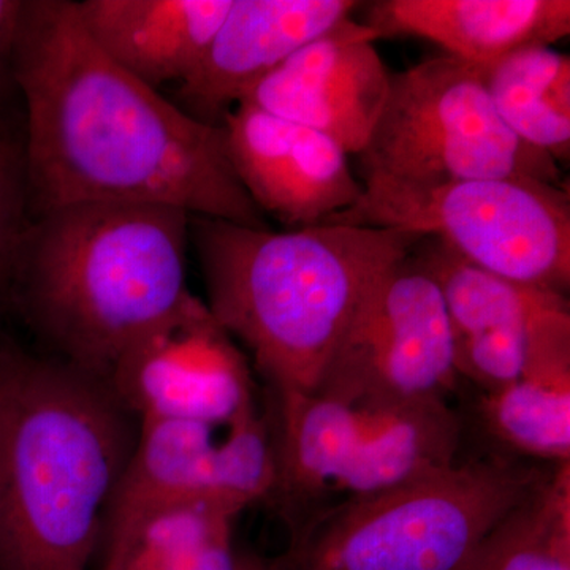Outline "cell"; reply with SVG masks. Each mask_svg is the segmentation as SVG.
I'll return each mask as SVG.
<instances>
[{"instance_id":"cell-1","label":"cell","mask_w":570,"mask_h":570,"mask_svg":"<svg viewBox=\"0 0 570 570\" xmlns=\"http://www.w3.org/2000/svg\"><path fill=\"white\" fill-rule=\"evenodd\" d=\"M29 220L61 206H170L269 228L208 126L111 61L71 0H24L14 47Z\"/></svg>"},{"instance_id":"cell-2","label":"cell","mask_w":570,"mask_h":570,"mask_svg":"<svg viewBox=\"0 0 570 570\" xmlns=\"http://www.w3.org/2000/svg\"><path fill=\"white\" fill-rule=\"evenodd\" d=\"M137 434L104 379L0 346V570H92Z\"/></svg>"},{"instance_id":"cell-3","label":"cell","mask_w":570,"mask_h":570,"mask_svg":"<svg viewBox=\"0 0 570 570\" xmlns=\"http://www.w3.org/2000/svg\"><path fill=\"white\" fill-rule=\"evenodd\" d=\"M205 305L273 392L313 393L367 292L423 236L318 224L273 232L190 216Z\"/></svg>"},{"instance_id":"cell-4","label":"cell","mask_w":570,"mask_h":570,"mask_svg":"<svg viewBox=\"0 0 570 570\" xmlns=\"http://www.w3.org/2000/svg\"><path fill=\"white\" fill-rule=\"evenodd\" d=\"M189 219L170 206L99 202L29 220L9 284L51 356L107 381L193 295Z\"/></svg>"},{"instance_id":"cell-5","label":"cell","mask_w":570,"mask_h":570,"mask_svg":"<svg viewBox=\"0 0 570 570\" xmlns=\"http://www.w3.org/2000/svg\"><path fill=\"white\" fill-rule=\"evenodd\" d=\"M553 468L498 452L456 460L311 517L265 569L460 570Z\"/></svg>"},{"instance_id":"cell-6","label":"cell","mask_w":570,"mask_h":570,"mask_svg":"<svg viewBox=\"0 0 570 570\" xmlns=\"http://www.w3.org/2000/svg\"><path fill=\"white\" fill-rule=\"evenodd\" d=\"M276 479L266 502L287 530L460 460L463 419L445 400L351 403L273 392Z\"/></svg>"},{"instance_id":"cell-7","label":"cell","mask_w":570,"mask_h":570,"mask_svg":"<svg viewBox=\"0 0 570 570\" xmlns=\"http://www.w3.org/2000/svg\"><path fill=\"white\" fill-rule=\"evenodd\" d=\"M324 224L393 228L436 238L468 264L531 287L568 295L570 195L524 176L415 187L363 179V194Z\"/></svg>"},{"instance_id":"cell-8","label":"cell","mask_w":570,"mask_h":570,"mask_svg":"<svg viewBox=\"0 0 570 570\" xmlns=\"http://www.w3.org/2000/svg\"><path fill=\"white\" fill-rule=\"evenodd\" d=\"M358 157L363 179L406 186L494 176L564 184L560 165L501 121L478 63L449 55L392 73L384 110Z\"/></svg>"},{"instance_id":"cell-9","label":"cell","mask_w":570,"mask_h":570,"mask_svg":"<svg viewBox=\"0 0 570 570\" xmlns=\"http://www.w3.org/2000/svg\"><path fill=\"white\" fill-rule=\"evenodd\" d=\"M459 382L441 288L412 250L356 307L314 393L367 404L449 401Z\"/></svg>"},{"instance_id":"cell-10","label":"cell","mask_w":570,"mask_h":570,"mask_svg":"<svg viewBox=\"0 0 570 570\" xmlns=\"http://www.w3.org/2000/svg\"><path fill=\"white\" fill-rule=\"evenodd\" d=\"M414 254L441 288L460 379L490 392L521 377L570 376L568 295L478 268L436 238Z\"/></svg>"},{"instance_id":"cell-11","label":"cell","mask_w":570,"mask_h":570,"mask_svg":"<svg viewBox=\"0 0 570 570\" xmlns=\"http://www.w3.org/2000/svg\"><path fill=\"white\" fill-rule=\"evenodd\" d=\"M275 479L272 422L258 409L225 425L140 420L132 453L105 512L102 538L164 505L213 502L242 513L266 502Z\"/></svg>"},{"instance_id":"cell-12","label":"cell","mask_w":570,"mask_h":570,"mask_svg":"<svg viewBox=\"0 0 570 570\" xmlns=\"http://www.w3.org/2000/svg\"><path fill=\"white\" fill-rule=\"evenodd\" d=\"M107 382L138 422L225 425L257 411L246 356L195 295L127 348Z\"/></svg>"},{"instance_id":"cell-13","label":"cell","mask_w":570,"mask_h":570,"mask_svg":"<svg viewBox=\"0 0 570 570\" xmlns=\"http://www.w3.org/2000/svg\"><path fill=\"white\" fill-rule=\"evenodd\" d=\"M377 39L365 22L347 18L255 82L239 102L317 130L358 156L384 110L392 78Z\"/></svg>"},{"instance_id":"cell-14","label":"cell","mask_w":570,"mask_h":570,"mask_svg":"<svg viewBox=\"0 0 570 570\" xmlns=\"http://www.w3.org/2000/svg\"><path fill=\"white\" fill-rule=\"evenodd\" d=\"M228 156L250 200L287 230L324 224L363 194L326 135L239 102L224 119Z\"/></svg>"},{"instance_id":"cell-15","label":"cell","mask_w":570,"mask_h":570,"mask_svg":"<svg viewBox=\"0 0 570 570\" xmlns=\"http://www.w3.org/2000/svg\"><path fill=\"white\" fill-rule=\"evenodd\" d=\"M358 7L354 0H234L200 66L176 88L174 104L197 121L223 127L255 82Z\"/></svg>"},{"instance_id":"cell-16","label":"cell","mask_w":570,"mask_h":570,"mask_svg":"<svg viewBox=\"0 0 570 570\" xmlns=\"http://www.w3.org/2000/svg\"><path fill=\"white\" fill-rule=\"evenodd\" d=\"M234 0H81L82 28L122 70L159 91L200 66Z\"/></svg>"},{"instance_id":"cell-17","label":"cell","mask_w":570,"mask_h":570,"mask_svg":"<svg viewBox=\"0 0 570 570\" xmlns=\"http://www.w3.org/2000/svg\"><path fill=\"white\" fill-rule=\"evenodd\" d=\"M379 39L420 37L449 56L485 63L570 33L569 0H379L366 11Z\"/></svg>"},{"instance_id":"cell-18","label":"cell","mask_w":570,"mask_h":570,"mask_svg":"<svg viewBox=\"0 0 570 570\" xmlns=\"http://www.w3.org/2000/svg\"><path fill=\"white\" fill-rule=\"evenodd\" d=\"M239 513L213 502H184L142 513L105 532L96 570H239Z\"/></svg>"},{"instance_id":"cell-19","label":"cell","mask_w":570,"mask_h":570,"mask_svg":"<svg viewBox=\"0 0 570 570\" xmlns=\"http://www.w3.org/2000/svg\"><path fill=\"white\" fill-rule=\"evenodd\" d=\"M494 111L510 132L558 165L570 159V59L550 45L478 63Z\"/></svg>"},{"instance_id":"cell-20","label":"cell","mask_w":570,"mask_h":570,"mask_svg":"<svg viewBox=\"0 0 570 570\" xmlns=\"http://www.w3.org/2000/svg\"><path fill=\"white\" fill-rule=\"evenodd\" d=\"M480 423L502 455L532 463H570V376L521 377L479 393Z\"/></svg>"},{"instance_id":"cell-21","label":"cell","mask_w":570,"mask_h":570,"mask_svg":"<svg viewBox=\"0 0 570 570\" xmlns=\"http://www.w3.org/2000/svg\"><path fill=\"white\" fill-rule=\"evenodd\" d=\"M460 570H570V463L551 469Z\"/></svg>"},{"instance_id":"cell-22","label":"cell","mask_w":570,"mask_h":570,"mask_svg":"<svg viewBox=\"0 0 570 570\" xmlns=\"http://www.w3.org/2000/svg\"><path fill=\"white\" fill-rule=\"evenodd\" d=\"M28 224L24 138L14 137L0 118V287L9 285Z\"/></svg>"},{"instance_id":"cell-23","label":"cell","mask_w":570,"mask_h":570,"mask_svg":"<svg viewBox=\"0 0 570 570\" xmlns=\"http://www.w3.org/2000/svg\"><path fill=\"white\" fill-rule=\"evenodd\" d=\"M24 0H0V100L14 89V47L20 32Z\"/></svg>"},{"instance_id":"cell-24","label":"cell","mask_w":570,"mask_h":570,"mask_svg":"<svg viewBox=\"0 0 570 570\" xmlns=\"http://www.w3.org/2000/svg\"><path fill=\"white\" fill-rule=\"evenodd\" d=\"M239 570H266L264 558L255 557V554L243 553L242 569Z\"/></svg>"}]
</instances>
